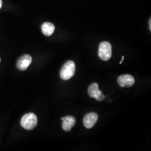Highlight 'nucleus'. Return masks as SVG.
Here are the masks:
<instances>
[{
    "label": "nucleus",
    "instance_id": "4",
    "mask_svg": "<svg viewBox=\"0 0 151 151\" xmlns=\"http://www.w3.org/2000/svg\"><path fill=\"white\" fill-rule=\"evenodd\" d=\"M88 92L90 97L95 98L99 101H101L105 99V96L103 92L99 90L97 83H93L90 86L88 89Z\"/></svg>",
    "mask_w": 151,
    "mask_h": 151
},
{
    "label": "nucleus",
    "instance_id": "7",
    "mask_svg": "<svg viewBox=\"0 0 151 151\" xmlns=\"http://www.w3.org/2000/svg\"><path fill=\"white\" fill-rule=\"evenodd\" d=\"M98 120V115L95 113H90L87 114L83 119V124L85 127L87 129L92 128L97 122Z\"/></svg>",
    "mask_w": 151,
    "mask_h": 151
},
{
    "label": "nucleus",
    "instance_id": "8",
    "mask_svg": "<svg viewBox=\"0 0 151 151\" xmlns=\"http://www.w3.org/2000/svg\"><path fill=\"white\" fill-rule=\"evenodd\" d=\"M76 124V119L73 116H67L64 118L62 123L63 129L68 132L74 127Z\"/></svg>",
    "mask_w": 151,
    "mask_h": 151
},
{
    "label": "nucleus",
    "instance_id": "3",
    "mask_svg": "<svg viewBox=\"0 0 151 151\" xmlns=\"http://www.w3.org/2000/svg\"><path fill=\"white\" fill-rule=\"evenodd\" d=\"M99 56L104 61H108L112 56V48L108 42H103L99 45Z\"/></svg>",
    "mask_w": 151,
    "mask_h": 151
},
{
    "label": "nucleus",
    "instance_id": "1",
    "mask_svg": "<svg viewBox=\"0 0 151 151\" xmlns=\"http://www.w3.org/2000/svg\"><path fill=\"white\" fill-rule=\"evenodd\" d=\"M76 70L75 63L72 60L67 62L62 67L60 76L62 80H68L75 75Z\"/></svg>",
    "mask_w": 151,
    "mask_h": 151
},
{
    "label": "nucleus",
    "instance_id": "9",
    "mask_svg": "<svg viewBox=\"0 0 151 151\" xmlns=\"http://www.w3.org/2000/svg\"><path fill=\"white\" fill-rule=\"evenodd\" d=\"M55 27L52 23L46 22L42 25V31L45 36H51L54 32Z\"/></svg>",
    "mask_w": 151,
    "mask_h": 151
},
{
    "label": "nucleus",
    "instance_id": "6",
    "mask_svg": "<svg viewBox=\"0 0 151 151\" xmlns=\"http://www.w3.org/2000/svg\"><path fill=\"white\" fill-rule=\"evenodd\" d=\"M32 58L29 54H25L22 56L17 62V67L20 70H26L31 64Z\"/></svg>",
    "mask_w": 151,
    "mask_h": 151
},
{
    "label": "nucleus",
    "instance_id": "12",
    "mask_svg": "<svg viewBox=\"0 0 151 151\" xmlns=\"http://www.w3.org/2000/svg\"><path fill=\"white\" fill-rule=\"evenodd\" d=\"M149 24H150V30H151V19L150 20V22H149Z\"/></svg>",
    "mask_w": 151,
    "mask_h": 151
},
{
    "label": "nucleus",
    "instance_id": "5",
    "mask_svg": "<svg viewBox=\"0 0 151 151\" xmlns=\"http://www.w3.org/2000/svg\"><path fill=\"white\" fill-rule=\"evenodd\" d=\"M118 83L120 86L130 87L135 83L134 78L130 75H123L119 76L118 78Z\"/></svg>",
    "mask_w": 151,
    "mask_h": 151
},
{
    "label": "nucleus",
    "instance_id": "2",
    "mask_svg": "<svg viewBox=\"0 0 151 151\" xmlns=\"http://www.w3.org/2000/svg\"><path fill=\"white\" fill-rule=\"evenodd\" d=\"M38 124V119L34 113H28L24 115L21 120V125L25 129L32 130Z\"/></svg>",
    "mask_w": 151,
    "mask_h": 151
},
{
    "label": "nucleus",
    "instance_id": "13",
    "mask_svg": "<svg viewBox=\"0 0 151 151\" xmlns=\"http://www.w3.org/2000/svg\"><path fill=\"white\" fill-rule=\"evenodd\" d=\"M0 62H1V58H0Z\"/></svg>",
    "mask_w": 151,
    "mask_h": 151
},
{
    "label": "nucleus",
    "instance_id": "10",
    "mask_svg": "<svg viewBox=\"0 0 151 151\" xmlns=\"http://www.w3.org/2000/svg\"><path fill=\"white\" fill-rule=\"evenodd\" d=\"M124 56H123L122 57V60L120 62V64H122V63L123 62V60H124Z\"/></svg>",
    "mask_w": 151,
    "mask_h": 151
},
{
    "label": "nucleus",
    "instance_id": "11",
    "mask_svg": "<svg viewBox=\"0 0 151 151\" xmlns=\"http://www.w3.org/2000/svg\"><path fill=\"white\" fill-rule=\"evenodd\" d=\"M2 5V0H0V9L1 8Z\"/></svg>",
    "mask_w": 151,
    "mask_h": 151
}]
</instances>
